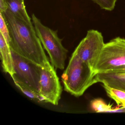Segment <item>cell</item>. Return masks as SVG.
<instances>
[{"instance_id":"1","label":"cell","mask_w":125,"mask_h":125,"mask_svg":"<svg viewBox=\"0 0 125 125\" xmlns=\"http://www.w3.org/2000/svg\"><path fill=\"white\" fill-rule=\"evenodd\" d=\"M2 13L10 32L11 49L41 67L50 62L32 22L19 19L8 9Z\"/></svg>"},{"instance_id":"2","label":"cell","mask_w":125,"mask_h":125,"mask_svg":"<svg viewBox=\"0 0 125 125\" xmlns=\"http://www.w3.org/2000/svg\"><path fill=\"white\" fill-rule=\"evenodd\" d=\"M96 74L73 52L61 76L64 90L76 97L81 96L88 88L98 83Z\"/></svg>"},{"instance_id":"3","label":"cell","mask_w":125,"mask_h":125,"mask_svg":"<svg viewBox=\"0 0 125 125\" xmlns=\"http://www.w3.org/2000/svg\"><path fill=\"white\" fill-rule=\"evenodd\" d=\"M31 17L36 34L49 56L51 64L56 69L63 70L68 51L63 46L62 39L58 37L57 31L44 25L34 14Z\"/></svg>"},{"instance_id":"4","label":"cell","mask_w":125,"mask_h":125,"mask_svg":"<svg viewBox=\"0 0 125 125\" xmlns=\"http://www.w3.org/2000/svg\"><path fill=\"white\" fill-rule=\"evenodd\" d=\"M125 64V39L118 37L105 43L95 68L96 73L112 71Z\"/></svg>"},{"instance_id":"5","label":"cell","mask_w":125,"mask_h":125,"mask_svg":"<svg viewBox=\"0 0 125 125\" xmlns=\"http://www.w3.org/2000/svg\"><path fill=\"white\" fill-rule=\"evenodd\" d=\"M11 49L14 72V74L11 76L12 79L39 93L41 66Z\"/></svg>"},{"instance_id":"6","label":"cell","mask_w":125,"mask_h":125,"mask_svg":"<svg viewBox=\"0 0 125 125\" xmlns=\"http://www.w3.org/2000/svg\"><path fill=\"white\" fill-rule=\"evenodd\" d=\"M104 44L101 33L95 30H90L74 52L95 72V68Z\"/></svg>"},{"instance_id":"7","label":"cell","mask_w":125,"mask_h":125,"mask_svg":"<svg viewBox=\"0 0 125 125\" xmlns=\"http://www.w3.org/2000/svg\"><path fill=\"white\" fill-rule=\"evenodd\" d=\"M62 91L54 67L50 62L41 67L39 93L43 98L45 103L58 105Z\"/></svg>"},{"instance_id":"8","label":"cell","mask_w":125,"mask_h":125,"mask_svg":"<svg viewBox=\"0 0 125 125\" xmlns=\"http://www.w3.org/2000/svg\"><path fill=\"white\" fill-rule=\"evenodd\" d=\"M96 79L98 83L125 91V73H98Z\"/></svg>"},{"instance_id":"9","label":"cell","mask_w":125,"mask_h":125,"mask_svg":"<svg viewBox=\"0 0 125 125\" xmlns=\"http://www.w3.org/2000/svg\"><path fill=\"white\" fill-rule=\"evenodd\" d=\"M0 52L3 71L11 76L14 74L13 61L10 46L7 43L2 34L0 33Z\"/></svg>"},{"instance_id":"10","label":"cell","mask_w":125,"mask_h":125,"mask_svg":"<svg viewBox=\"0 0 125 125\" xmlns=\"http://www.w3.org/2000/svg\"><path fill=\"white\" fill-rule=\"evenodd\" d=\"M8 10L19 19L28 22H32L25 9L24 2L20 0H6Z\"/></svg>"},{"instance_id":"11","label":"cell","mask_w":125,"mask_h":125,"mask_svg":"<svg viewBox=\"0 0 125 125\" xmlns=\"http://www.w3.org/2000/svg\"><path fill=\"white\" fill-rule=\"evenodd\" d=\"M102 84V86L110 98L113 99L118 106H125V91L111 87L106 84Z\"/></svg>"},{"instance_id":"12","label":"cell","mask_w":125,"mask_h":125,"mask_svg":"<svg viewBox=\"0 0 125 125\" xmlns=\"http://www.w3.org/2000/svg\"><path fill=\"white\" fill-rule=\"evenodd\" d=\"M13 80L16 86L28 97L38 102L45 103L43 98L41 96L39 92L29 87L16 80L13 79Z\"/></svg>"},{"instance_id":"13","label":"cell","mask_w":125,"mask_h":125,"mask_svg":"<svg viewBox=\"0 0 125 125\" xmlns=\"http://www.w3.org/2000/svg\"><path fill=\"white\" fill-rule=\"evenodd\" d=\"M91 108L97 113L109 112L113 109L112 105L107 104L101 98L95 99L91 102Z\"/></svg>"},{"instance_id":"14","label":"cell","mask_w":125,"mask_h":125,"mask_svg":"<svg viewBox=\"0 0 125 125\" xmlns=\"http://www.w3.org/2000/svg\"><path fill=\"white\" fill-rule=\"evenodd\" d=\"M0 33L4 37L7 43L10 46L11 42L10 35L2 13L0 11Z\"/></svg>"},{"instance_id":"15","label":"cell","mask_w":125,"mask_h":125,"mask_svg":"<svg viewBox=\"0 0 125 125\" xmlns=\"http://www.w3.org/2000/svg\"><path fill=\"white\" fill-rule=\"evenodd\" d=\"M101 9L111 11L115 8L117 0H91Z\"/></svg>"},{"instance_id":"16","label":"cell","mask_w":125,"mask_h":125,"mask_svg":"<svg viewBox=\"0 0 125 125\" xmlns=\"http://www.w3.org/2000/svg\"><path fill=\"white\" fill-rule=\"evenodd\" d=\"M104 73H125V64L120 66L112 71Z\"/></svg>"},{"instance_id":"17","label":"cell","mask_w":125,"mask_h":125,"mask_svg":"<svg viewBox=\"0 0 125 125\" xmlns=\"http://www.w3.org/2000/svg\"><path fill=\"white\" fill-rule=\"evenodd\" d=\"M8 9L6 0H0V11L3 13Z\"/></svg>"},{"instance_id":"18","label":"cell","mask_w":125,"mask_h":125,"mask_svg":"<svg viewBox=\"0 0 125 125\" xmlns=\"http://www.w3.org/2000/svg\"><path fill=\"white\" fill-rule=\"evenodd\" d=\"M21 1H22V2H24V0H20Z\"/></svg>"}]
</instances>
